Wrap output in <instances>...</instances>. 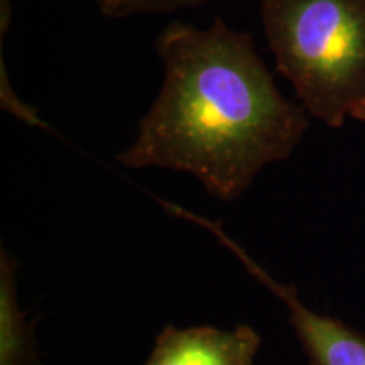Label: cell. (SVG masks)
Here are the masks:
<instances>
[{
  "instance_id": "3957f363",
  "label": "cell",
  "mask_w": 365,
  "mask_h": 365,
  "mask_svg": "<svg viewBox=\"0 0 365 365\" xmlns=\"http://www.w3.org/2000/svg\"><path fill=\"white\" fill-rule=\"evenodd\" d=\"M170 212L198 223L210 234L215 235V239L223 247H227L235 255V259L244 266L245 271L284 304L287 318H289L291 327H293L296 336H298L299 344L307 354L309 365H365L364 333L340 322L339 318L309 309L301 301L293 284H284V282L274 279L267 269H264L252 255L245 252V249L239 242L232 239L223 230L220 223L207 220V218L178 208L175 205H171Z\"/></svg>"
},
{
  "instance_id": "5b68a950",
  "label": "cell",
  "mask_w": 365,
  "mask_h": 365,
  "mask_svg": "<svg viewBox=\"0 0 365 365\" xmlns=\"http://www.w3.org/2000/svg\"><path fill=\"white\" fill-rule=\"evenodd\" d=\"M17 262L0 249V365H43L36 350V325L17 299Z\"/></svg>"
},
{
  "instance_id": "7a4b0ae2",
  "label": "cell",
  "mask_w": 365,
  "mask_h": 365,
  "mask_svg": "<svg viewBox=\"0 0 365 365\" xmlns=\"http://www.w3.org/2000/svg\"><path fill=\"white\" fill-rule=\"evenodd\" d=\"M276 73L331 129L365 122V0H262Z\"/></svg>"
},
{
  "instance_id": "8992f818",
  "label": "cell",
  "mask_w": 365,
  "mask_h": 365,
  "mask_svg": "<svg viewBox=\"0 0 365 365\" xmlns=\"http://www.w3.org/2000/svg\"><path fill=\"white\" fill-rule=\"evenodd\" d=\"M102 16L124 19L134 14L176 12L180 9L198 7L208 0H93Z\"/></svg>"
},
{
  "instance_id": "277c9868",
  "label": "cell",
  "mask_w": 365,
  "mask_h": 365,
  "mask_svg": "<svg viewBox=\"0 0 365 365\" xmlns=\"http://www.w3.org/2000/svg\"><path fill=\"white\" fill-rule=\"evenodd\" d=\"M262 339L255 328L234 330L200 325H168L154 341L144 365H255Z\"/></svg>"
},
{
  "instance_id": "6da1fadb",
  "label": "cell",
  "mask_w": 365,
  "mask_h": 365,
  "mask_svg": "<svg viewBox=\"0 0 365 365\" xmlns=\"http://www.w3.org/2000/svg\"><path fill=\"white\" fill-rule=\"evenodd\" d=\"M164 81L117 154L130 170L188 173L230 203L264 168L284 161L307 134V110L274 83L254 36L217 17L208 27L175 21L156 39Z\"/></svg>"
}]
</instances>
